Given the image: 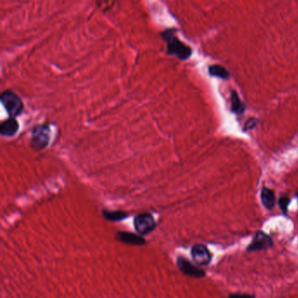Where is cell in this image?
<instances>
[{
    "label": "cell",
    "instance_id": "6da1fadb",
    "mask_svg": "<svg viewBox=\"0 0 298 298\" xmlns=\"http://www.w3.org/2000/svg\"><path fill=\"white\" fill-rule=\"evenodd\" d=\"M175 29H167L161 34V37L167 45V54L175 56L181 60H186L192 56L193 50L190 46L182 42L175 35Z\"/></svg>",
    "mask_w": 298,
    "mask_h": 298
},
{
    "label": "cell",
    "instance_id": "7a4b0ae2",
    "mask_svg": "<svg viewBox=\"0 0 298 298\" xmlns=\"http://www.w3.org/2000/svg\"><path fill=\"white\" fill-rule=\"evenodd\" d=\"M0 101L10 117H18L24 111V103L20 97L13 91L7 90L2 92Z\"/></svg>",
    "mask_w": 298,
    "mask_h": 298
},
{
    "label": "cell",
    "instance_id": "3957f363",
    "mask_svg": "<svg viewBox=\"0 0 298 298\" xmlns=\"http://www.w3.org/2000/svg\"><path fill=\"white\" fill-rule=\"evenodd\" d=\"M50 140V128L46 124L35 126L32 132L31 146L36 151L45 149Z\"/></svg>",
    "mask_w": 298,
    "mask_h": 298
},
{
    "label": "cell",
    "instance_id": "277c9868",
    "mask_svg": "<svg viewBox=\"0 0 298 298\" xmlns=\"http://www.w3.org/2000/svg\"><path fill=\"white\" fill-rule=\"evenodd\" d=\"M135 229L140 235H148L154 230L157 226L155 219L151 214H138L134 219Z\"/></svg>",
    "mask_w": 298,
    "mask_h": 298
},
{
    "label": "cell",
    "instance_id": "5b68a950",
    "mask_svg": "<svg viewBox=\"0 0 298 298\" xmlns=\"http://www.w3.org/2000/svg\"><path fill=\"white\" fill-rule=\"evenodd\" d=\"M273 239L270 235L262 231H258L254 236L252 242L247 248L248 252H256L260 250H266L273 247Z\"/></svg>",
    "mask_w": 298,
    "mask_h": 298
},
{
    "label": "cell",
    "instance_id": "8992f818",
    "mask_svg": "<svg viewBox=\"0 0 298 298\" xmlns=\"http://www.w3.org/2000/svg\"><path fill=\"white\" fill-rule=\"evenodd\" d=\"M192 257L198 266H207L211 263L213 256L209 249L203 244H195L192 248Z\"/></svg>",
    "mask_w": 298,
    "mask_h": 298
},
{
    "label": "cell",
    "instance_id": "52a82bcc",
    "mask_svg": "<svg viewBox=\"0 0 298 298\" xmlns=\"http://www.w3.org/2000/svg\"><path fill=\"white\" fill-rule=\"evenodd\" d=\"M177 264L182 273L189 277L195 278H203L206 277V272L204 269H200L196 265L193 264L188 259L183 256H179L177 260Z\"/></svg>",
    "mask_w": 298,
    "mask_h": 298
},
{
    "label": "cell",
    "instance_id": "ba28073f",
    "mask_svg": "<svg viewBox=\"0 0 298 298\" xmlns=\"http://www.w3.org/2000/svg\"><path fill=\"white\" fill-rule=\"evenodd\" d=\"M20 130V124L15 118L10 117L1 123L0 134L3 136L13 137Z\"/></svg>",
    "mask_w": 298,
    "mask_h": 298
},
{
    "label": "cell",
    "instance_id": "9c48e42d",
    "mask_svg": "<svg viewBox=\"0 0 298 298\" xmlns=\"http://www.w3.org/2000/svg\"><path fill=\"white\" fill-rule=\"evenodd\" d=\"M117 239L122 244L135 245V246H142L146 243L141 235H136L130 232H118L117 234Z\"/></svg>",
    "mask_w": 298,
    "mask_h": 298
},
{
    "label": "cell",
    "instance_id": "30bf717a",
    "mask_svg": "<svg viewBox=\"0 0 298 298\" xmlns=\"http://www.w3.org/2000/svg\"><path fill=\"white\" fill-rule=\"evenodd\" d=\"M260 199L263 206L267 210H272L274 207L276 206V195L274 193L273 190L268 189V188H262L260 192Z\"/></svg>",
    "mask_w": 298,
    "mask_h": 298
},
{
    "label": "cell",
    "instance_id": "8fae6325",
    "mask_svg": "<svg viewBox=\"0 0 298 298\" xmlns=\"http://www.w3.org/2000/svg\"><path fill=\"white\" fill-rule=\"evenodd\" d=\"M231 110L236 115L243 114L246 110V105L240 101L239 95L235 91H232L231 94Z\"/></svg>",
    "mask_w": 298,
    "mask_h": 298
},
{
    "label": "cell",
    "instance_id": "7c38bea8",
    "mask_svg": "<svg viewBox=\"0 0 298 298\" xmlns=\"http://www.w3.org/2000/svg\"><path fill=\"white\" fill-rule=\"evenodd\" d=\"M103 217L110 221V222H119L122 221L129 216V214L123 211H109V210H102Z\"/></svg>",
    "mask_w": 298,
    "mask_h": 298
},
{
    "label": "cell",
    "instance_id": "4fadbf2b",
    "mask_svg": "<svg viewBox=\"0 0 298 298\" xmlns=\"http://www.w3.org/2000/svg\"><path fill=\"white\" fill-rule=\"evenodd\" d=\"M208 71H209V74L214 77H218L220 78L222 80H227L230 74H229V71H227L226 68L222 67V66H219V65H213L208 68Z\"/></svg>",
    "mask_w": 298,
    "mask_h": 298
},
{
    "label": "cell",
    "instance_id": "5bb4252c",
    "mask_svg": "<svg viewBox=\"0 0 298 298\" xmlns=\"http://www.w3.org/2000/svg\"><path fill=\"white\" fill-rule=\"evenodd\" d=\"M290 199L287 194H283L281 195V197L278 201L279 203V206L281 208V210H282V213L286 214L287 211H288V206H289V203H290Z\"/></svg>",
    "mask_w": 298,
    "mask_h": 298
},
{
    "label": "cell",
    "instance_id": "9a60e30c",
    "mask_svg": "<svg viewBox=\"0 0 298 298\" xmlns=\"http://www.w3.org/2000/svg\"><path fill=\"white\" fill-rule=\"evenodd\" d=\"M257 123H258V120L257 119H256V118H250L248 122L245 123L244 130H251V129L256 127Z\"/></svg>",
    "mask_w": 298,
    "mask_h": 298
},
{
    "label": "cell",
    "instance_id": "2e32d148",
    "mask_svg": "<svg viewBox=\"0 0 298 298\" xmlns=\"http://www.w3.org/2000/svg\"><path fill=\"white\" fill-rule=\"evenodd\" d=\"M227 298H256V295L248 293H231Z\"/></svg>",
    "mask_w": 298,
    "mask_h": 298
},
{
    "label": "cell",
    "instance_id": "e0dca14e",
    "mask_svg": "<svg viewBox=\"0 0 298 298\" xmlns=\"http://www.w3.org/2000/svg\"><path fill=\"white\" fill-rule=\"evenodd\" d=\"M296 195H297V197H298V192H297V193H296Z\"/></svg>",
    "mask_w": 298,
    "mask_h": 298
}]
</instances>
